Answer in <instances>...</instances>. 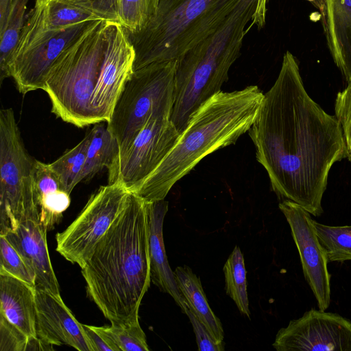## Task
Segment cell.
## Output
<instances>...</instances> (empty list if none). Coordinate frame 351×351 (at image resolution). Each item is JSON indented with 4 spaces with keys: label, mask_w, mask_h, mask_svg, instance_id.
Here are the masks:
<instances>
[{
    "label": "cell",
    "mask_w": 351,
    "mask_h": 351,
    "mask_svg": "<svg viewBox=\"0 0 351 351\" xmlns=\"http://www.w3.org/2000/svg\"><path fill=\"white\" fill-rule=\"evenodd\" d=\"M226 292L235 302L241 314L250 317L246 270L243 255L236 246L223 266Z\"/></svg>",
    "instance_id": "obj_24"
},
{
    "label": "cell",
    "mask_w": 351,
    "mask_h": 351,
    "mask_svg": "<svg viewBox=\"0 0 351 351\" xmlns=\"http://www.w3.org/2000/svg\"><path fill=\"white\" fill-rule=\"evenodd\" d=\"M86 293L110 322L138 316L150 282L147 202L130 192L124 209L81 267Z\"/></svg>",
    "instance_id": "obj_2"
},
{
    "label": "cell",
    "mask_w": 351,
    "mask_h": 351,
    "mask_svg": "<svg viewBox=\"0 0 351 351\" xmlns=\"http://www.w3.org/2000/svg\"><path fill=\"white\" fill-rule=\"evenodd\" d=\"M273 347L278 351H351V322L311 308L278 330Z\"/></svg>",
    "instance_id": "obj_12"
},
{
    "label": "cell",
    "mask_w": 351,
    "mask_h": 351,
    "mask_svg": "<svg viewBox=\"0 0 351 351\" xmlns=\"http://www.w3.org/2000/svg\"><path fill=\"white\" fill-rule=\"evenodd\" d=\"M94 21L63 29L51 28L45 19V0H36L34 8L25 16L9 62L10 77L14 79L19 93L25 95L43 90L46 76L56 58Z\"/></svg>",
    "instance_id": "obj_8"
},
{
    "label": "cell",
    "mask_w": 351,
    "mask_h": 351,
    "mask_svg": "<svg viewBox=\"0 0 351 351\" xmlns=\"http://www.w3.org/2000/svg\"><path fill=\"white\" fill-rule=\"evenodd\" d=\"M89 141L87 133L74 147L65 152L54 162L48 164L59 180L62 188L71 194L74 187L82 180Z\"/></svg>",
    "instance_id": "obj_23"
},
{
    "label": "cell",
    "mask_w": 351,
    "mask_h": 351,
    "mask_svg": "<svg viewBox=\"0 0 351 351\" xmlns=\"http://www.w3.org/2000/svg\"><path fill=\"white\" fill-rule=\"evenodd\" d=\"M36 336L51 346L67 345L80 351H93L84 326L74 317L61 297L35 291Z\"/></svg>",
    "instance_id": "obj_15"
},
{
    "label": "cell",
    "mask_w": 351,
    "mask_h": 351,
    "mask_svg": "<svg viewBox=\"0 0 351 351\" xmlns=\"http://www.w3.org/2000/svg\"><path fill=\"white\" fill-rule=\"evenodd\" d=\"M34 287L0 274V316L29 339L37 337Z\"/></svg>",
    "instance_id": "obj_19"
},
{
    "label": "cell",
    "mask_w": 351,
    "mask_h": 351,
    "mask_svg": "<svg viewBox=\"0 0 351 351\" xmlns=\"http://www.w3.org/2000/svg\"><path fill=\"white\" fill-rule=\"evenodd\" d=\"M130 192L119 181L101 186L75 220L56 234V251L82 267L127 204Z\"/></svg>",
    "instance_id": "obj_10"
},
{
    "label": "cell",
    "mask_w": 351,
    "mask_h": 351,
    "mask_svg": "<svg viewBox=\"0 0 351 351\" xmlns=\"http://www.w3.org/2000/svg\"><path fill=\"white\" fill-rule=\"evenodd\" d=\"M36 159L25 149L12 108L0 110V234L40 216L34 189Z\"/></svg>",
    "instance_id": "obj_9"
},
{
    "label": "cell",
    "mask_w": 351,
    "mask_h": 351,
    "mask_svg": "<svg viewBox=\"0 0 351 351\" xmlns=\"http://www.w3.org/2000/svg\"><path fill=\"white\" fill-rule=\"evenodd\" d=\"M176 66L177 61L149 64L125 82L107 122L119 144L118 158L151 117L171 119Z\"/></svg>",
    "instance_id": "obj_7"
},
{
    "label": "cell",
    "mask_w": 351,
    "mask_h": 351,
    "mask_svg": "<svg viewBox=\"0 0 351 351\" xmlns=\"http://www.w3.org/2000/svg\"><path fill=\"white\" fill-rule=\"evenodd\" d=\"M93 351H117L109 338L102 332L99 326L83 324Z\"/></svg>",
    "instance_id": "obj_35"
},
{
    "label": "cell",
    "mask_w": 351,
    "mask_h": 351,
    "mask_svg": "<svg viewBox=\"0 0 351 351\" xmlns=\"http://www.w3.org/2000/svg\"><path fill=\"white\" fill-rule=\"evenodd\" d=\"M94 124L88 134V143L86 161L83 171V180L91 179L104 167L110 171L116 164L119 147L116 138L109 130L107 123Z\"/></svg>",
    "instance_id": "obj_22"
},
{
    "label": "cell",
    "mask_w": 351,
    "mask_h": 351,
    "mask_svg": "<svg viewBox=\"0 0 351 351\" xmlns=\"http://www.w3.org/2000/svg\"><path fill=\"white\" fill-rule=\"evenodd\" d=\"M47 232L40 216H37L25 219L14 230L3 236L34 273L35 289L61 297L59 284L50 261Z\"/></svg>",
    "instance_id": "obj_16"
},
{
    "label": "cell",
    "mask_w": 351,
    "mask_h": 351,
    "mask_svg": "<svg viewBox=\"0 0 351 351\" xmlns=\"http://www.w3.org/2000/svg\"><path fill=\"white\" fill-rule=\"evenodd\" d=\"M107 22L95 21L59 55L45 78L43 90L51 112L78 128L95 124L91 104L104 57Z\"/></svg>",
    "instance_id": "obj_6"
},
{
    "label": "cell",
    "mask_w": 351,
    "mask_h": 351,
    "mask_svg": "<svg viewBox=\"0 0 351 351\" xmlns=\"http://www.w3.org/2000/svg\"><path fill=\"white\" fill-rule=\"evenodd\" d=\"M319 7L330 55L348 83L351 81V0H322Z\"/></svg>",
    "instance_id": "obj_18"
},
{
    "label": "cell",
    "mask_w": 351,
    "mask_h": 351,
    "mask_svg": "<svg viewBox=\"0 0 351 351\" xmlns=\"http://www.w3.org/2000/svg\"><path fill=\"white\" fill-rule=\"evenodd\" d=\"M278 206L290 226L304 278L319 309L325 311L330 303V274L328 257L317 237L314 220L308 211L292 201L282 200Z\"/></svg>",
    "instance_id": "obj_14"
},
{
    "label": "cell",
    "mask_w": 351,
    "mask_h": 351,
    "mask_svg": "<svg viewBox=\"0 0 351 351\" xmlns=\"http://www.w3.org/2000/svg\"><path fill=\"white\" fill-rule=\"evenodd\" d=\"M29 0H13L6 29L0 36V82L9 77V62L25 21Z\"/></svg>",
    "instance_id": "obj_26"
},
{
    "label": "cell",
    "mask_w": 351,
    "mask_h": 351,
    "mask_svg": "<svg viewBox=\"0 0 351 351\" xmlns=\"http://www.w3.org/2000/svg\"><path fill=\"white\" fill-rule=\"evenodd\" d=\"M13 0H0V36L4 33Z\"/></svg>",
    "instance_id": "obj_36"
},
{
    "label": "cell",
    "mask_w": 351,
    "mask_h": 351,
    "mask_svg": "<svg viewBox=\"0 0 351 351\" xmlns=\"http://www.w3.org/2000/svg\"><path fill=\"white\" fill-rule=\"evenodd\" d=\"M174 275L187 307L217 341L223 342L221 322L208 303L199 278L187 266L176 267Z\"/></svg>",
    "instance_id": "obj_21"
},
{
    "label": "cell",
    "mask_w": 351,
    "mask_h": 351,
    "mask_svg": "<svg viewBox=\"0 0 351 351\" xmlns=\"http://www.w3.org/2000/svg\"><path fill=\"white\" fill-rule=\"evenodd\" d=\"M193 326L198 350L201 351H223L224 343L217 341L206 326L187 307L186 313Z\"/></svg>",
    "instance_id": "obj_34"
},
{
    "label": "cell",
    "mask_w": 351,
    "mask_h": 351,
    "mask_svg": "<svg viewBox=\"0 0 351 351\" xmlns=\"http://www.w3.org/2000/svg\"><path fill=\"white\" fill-rule=\"evenodd\" d=\"M248 132L278 198L319 217L330 170L347 147L340 122L308 95L290 51Z\"/></svg>",
    "instance_id": "obj_1"
},
{
    "label": "cell",
    "mask_w": 351,
    "mask_h": 351,
    "mask_svg": "<svg viewBox=\"0 0 351 351\" xmlns=\"http://www.w3.org/2000/svg\"><path fill=\"white\" fill-rule=\"evenodd\" d=\"M180 136L170 119L151 117L108 172V184L119 181L135 193L171 152Z\"/></svg>",
    "instance_id": "obj_11"
},
{
    "label": "cell",
    "mask_w": 351,
    "mask_h": 351,
    "mask_svg": "<svg viewBox=\"0 0 351 351\" xmlns=\"http://www.w3.org/2000/svg\"><path fill=\"white\" fill-rule=\"evenodd\" d=\"M45 19L47 25L53 29L100 19L89 11L56 0H45Z\"/></svg>",
    "instance_id": "obj_29"
},
{
    "label": "cell",
    "mask_w": 351,
    "mask_h": 351,
    "mask_svg": "<svg viewBox=\"0 0 351 351\" xmlns=\"http://www.w3.org/2000/svg\"><path fill=\"white\" fill-rule=\"evenodd\" d=\"M239 1L160 0L155 15L143 29L125 31L135 51L134 71L155 62L178 61L216 31Z\"/></svg>",
    "instance_id": "obj_5"
},
{
    "label": "cell",
    "mask_w": 351,
    "mask_h": 351,
    "mask_svg": "<svg viewBox=\"0 0 351 351\" xmlns=\"http://www.w3.org/2000/svg\"><path fill=\"white\" fill-rule=\"evenodd\" d=\"M34 189L40 220L47 231H50L59 223L62 213L69 208L70 194L62 188L49 165L37 160L34 167Z\"/></svg>",
    "instance_id": "obj_20"
},
{
    "label": "cell",
    "mask_w": 351,
    "mask_h": 351,
    "mask_svg": "<svg viewBox=\"0 0 351 351\" xmlns=\"http://www.w3.org/2000/svg\"><path fill=\"white\" fill-rule=\"evenodd\" d=\"M258 0H239L221 26L177 61L171 121L181 134L192 115L221 91L241 55Z\"/></svg>",
    "instance_id": "obj_4"
},
{
    "label": "cell",
    "mask_w": 351,
    "mask_h": 351,
    "mask_svg": "<svg viewBox=\"0 0 351 351\" xmlns=\"http://www.w3.org/2000/svg\"><path fill=\"white\" fill-rule=\"evenodd\" d=\"M335 116L340 122L347 147V158L351 162V81L337 94Z\"/></svg>",
    "instance_id": "obj_31"
},
{
    "label": "cell",
    "mask_w": 351,
    "mask_h": 351,
    "mask_svg": "<svg viewBox=\"0 0 351 351\" xmlns=\"http://www.w3.org/2000/svg\"><path fill=\"white\" fill-rule=\"evenodd\" d=\"M147 202L149 219V252L150 278L154 285L169 294L176 304L186 313V301L178 286L165 253L163 239V222L168 210V202L165 199Z\"/></svg>",
    "instance_id": "obj_17"
},
{
    "label": "cell",
    "mask_w": 351,
    "mask_h": 351,
    "mask_svg": "<svg viewBox=\"0 0 351 351\" xmlns=\"http://www.w3.org/2000/svg\"><path fill=\"white\" fill-rule=\"evenodd\" d=\"M29 339L0 316V350L26 351Z\"/></svg>",
    "instance_id": "obj_33"
},
{
    "label": "cell",
    "mask_w": 351,
    "mask_h": 351,
    "mask_svg": "<svg viewBox=\"0 0 351 351\" xmlns=\"http://www.w3.org/2000/svg\"><path fill=\"white\" fill-rule=\"evenodd\" d=\"M328 262L351 261V226H330L313 221Z\"/></svg>",
    "instance_id": "obj_27"
},
{
    "label": "cell",
    "mask_w": 351,
    "mask_h": 351,
    "mask_svg": "<svg viewBox=\"0 0 351 351\" xmlns=\"http://www.w3.org/2000/svg\"><path fill=\"white\" fill-rule=\"evenodd\" d=\"M71 4L95 14L100 19L119 23L117 0H56Z\"/></svg>",
    "instance_id": "obj_32"
},
{
    "label": "cell",
    "mask_w": 351,
    "mask_h": 351,
    "mask_svg": "<svg viewBox=\"0 0 351 351\" xmlns=\"http://www.w3.org/2000/svg\"><path fill=\"white\" fill-rule=\"evenodd\" d=\"M0 274L15 277L35 287V274L21 254L0 234Z\"/></svg>",
    "instance_id": "obj_30"
},
{
    "label": "cell",
    "mask_w": 351,
    "mask_h": 351,
    "mask_svg": "<svg viewBox=\"0 0 351 351\" xmlns=\"http://www.w3.org/2000/svg\"><path fill=\"white\" fill-rule=\"evenodd\" d=\"M264 94L256 85L219 92L192 115L177 143L134 193L150 202L165 199L172 186L204 157L234 144L248 132Z\"/></svg>",
    "instance_id": "obj_3"
},
{
    "label": "cell",
    "mask_w": 351,
    "mask_h": 351,
    "mask_svg": "<svg viewBox=\"0 0 351 351\" xmlns=\"http://www.w3.org/2000/svg\"><path fill=\"white\" fill-rule=\"evenodd\" d=\"M160 0H117L120 23L127 32L143 29L155 15Z\"/></svg>",
    "instance_id": "obj_28"
},
{
    "label": "cell",
    "mask_w": 351,
    "mask_h": 351,
    "mask_svg": "<svg viewBox=\"0 0 351 351\" xmlns=\"http://www.w3.org/2000/svg\"><path fill=\"white\" fill-rule=\"evenodd\" d=\"M110 326H99L117 351H149L146 336L141 328L138 316L119 321H111Z\"/></svg>",
    "instance_id": "obj_25"
},
{
    "label": "cell",
    "mask_w": 351,
    "mask_h": 351,
    "mask_svg": "<svg viewBox=\"0 0 351 351\" xmlns=\"http://www.w3.org/2000/svg\"><path fill=\"white\" fill-rule=\"evenodd\" d=\"M135 51L123 27L108 21L106 48L91 104L94 123L108 122L121 91L134 71Z\"/></svg>",
    "instance_id": "obj_13"
}]
</instances>
